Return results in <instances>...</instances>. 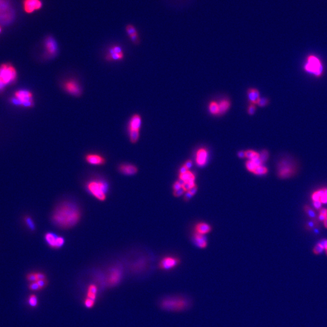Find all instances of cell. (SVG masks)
I'll use <instances>...</instances> for the list:
<instances>
[{"label": "cell", "instance_id": "1", "mask_svg": "<svg viewBox=\"0 0 327 327\" xmlns=\"http://www.w3.org/2000/svg\"><path fill=\"white\" fill-rule=\"evenodd\" d=\"M81 216V210L75 202L66 201L55 207L51 214V221L58 228L67 230L79 223Z\"/></svg>", "mask_w": 327, "mask_h": 327}, {"label": "cell", "instance_id": "2", "mask_svg": "<svg viewBox=\"0 0 327 327\" xmlns=\"http://www.w3.org/2000/svg\"><path fill=\"white\" fill-rule=\"evenodd\" d=\"M191 299L182 294H172L162 298L160 302V308L164 311L172 313L185 312L191 308Z\"/></svg>", "mask_w": 327, "mask_h": 327}, {"label": "cell", "instance_id": "3", "mask_svg": "<svg viewBox=\"0 0 327 327\" xmlns=\"http://www.w3.org/2000/svg\"><path fill=\"white\" fill-rule=\"evenodd\" d=\"M299 170L298 161L290 155H284L277 163L276 171L278 178L282 179L295 176Z\"/></svg>", "mask_w": 327, "mask_h": 327}, {"label": "cell", "instance_id": "4", "mask_svg": "<svg viewBox=\"0 0 327 327\" xmlns=\"http://www.w3.org/2000/svg\"><path fill=\"white\" fill-rule=\"evenodd\" d=\"M87 191L97 200L104 202L106 200L109 189L108 182L102 178H94L88 181L85 185Z\"/></svg>", "mask_w": 327, "mask_h": 327}, {"label": "cell", "instance_id": "5", "mask_svg": "<svg viewBox=\"0 0 327 327\" xmlns=\"http://www.w3.org/2000/svg\"><path fill=\"white\" fill-rule=\"evenodd\" d=\"M17 71L10 63H4L0 66V92L6 87L13 84L17 79Z\"/></svg>", "mask_w": 327, "mask_h": 327}, {"label": "cell", "instance_id": "6", "mask_svg": "<svg viewBox=\"0 0 327 327\" xmlns=\"http://www.w3.org/2000/svg\"><path fill=\"white\" fill-rule=\"evenodd\" d=\"M303 69L305 72L317 78L321 77L324 72V66L322 60L314 54L307 56Z\"/></svg>", "mask_w": 327, "mask_h": 327}, {"label": "cell", "instance_id": "7", "mask_svg": "<svg viewBox=\"0 0 327 327\" xmlns=\"http://www.w3.org/2000/svg\"><path fill=\"white\" fill-rule=\"evenodd\" d=\"M12 104L25 108H32L35 105L33 94L28 90H19L15 92L10 99Z\"/></svg>", "mask_w": 327, "mask_h": 327}, {"label": "cell", "instance_id": "8", "mask_svg": "<svg viewBox=\"0 0 327 327\" xmlns=\"http://www.w3.org/2000/svg\"><path fill=\"white\" fill-rule=\"evenodd\" d=\"M63 90L71 96L79 97L83 94V89L79 83L75 79H68L65 80L62 84Z\"/></svg>", "mask_w": 327, "mask_h": 327}, {"label": "cell", "instance_id": "9", "mask_svg": "<svg viewBox=\"0 0 327 327\" xmlns=\"http://www.w3.org/2000/svg\"><path fill=\"white\" fill-rule=\"evenodd\" d=\"M44 240L47 245L52 249L59 250L65 244V239L61 236L52 232H47L44 234Z\"/></svg>", "mask_w": 327, "mask_h": 327}, {"label": "cell", "instance_id": "10", "mask_svg": "<svg viewBox=\"0 0 327 327\" xmlns=\"http://www.w3.org/2000/svg\"><path fill=\"white\" fill-rule=\"evenodd\" d=\"M181 259L176 256H167L163 257L158 264V268L164 271H169L176 268L181 264Z\"/></svg>", "mask_w": 327, "mask_h": 327}, {"label": "cell", "instance_id": "11", "mask_svg": "<svg viewBox=\"0 0 327 327\" xmlns=\"http://www.w3.org/2000/svg\"><path fill=\"white\" fill-rule=\"evenodd\" d=\"M46 56L50 59L55 58L58 52V46L56 41L52 36H47L44 41Z\"/></svg>", "mask_w": 327, "mask_h": 327}, {"label": "cell", "instance_id": "12", "mask_svg": "<svg viewBox=\"0 0 327 327\" xmlns=\"http://www.w3.org/2000/svg\"><path fill=\"white\" fill-rule=\"evenodd\" d=\"M124 56L122 47L119 45H113L109 48L105 58L108 61H118L123 60Z\"/></svg>", "mask_w": 327, "mask_h": 327}, {"label": "cell", "instance_id": "13", "mask_svg": "<svg viewBox=\"0 0 327 327\" xmlns=\"http://www.w3.org/2000/svg\"><path fill=\"white\" fill-rule=\"evenodd\" d=\"M84 160L87 163L95 166L104 165L107 163V160L104 156L101 154L95 153L86 154L84 156Z\"/></svg>", "mask_w": 327, "mask_h": 327}, {"label": "cell", "instance_id": "14", "mask_svg": "<svg viewBox=\"0 0 327 327\" xmlns=\"http://www.w3.org/2000/svg\"><path fill=\"white\" fill-rule=\"evenodd\" d=\"M117 170L125 176H133L138 172V168L133 164L124 163L118 165Z\"/></svg>", "mask_w": 327, "mask_h": 327}, {"label": "cell", "instance_id": "15", "mask_svg": "<svg viewBox=\"0 0 327 327\" xmlns=\"http://www.w3.org/2000/svg\"><path fill=\"white\" fill-rule=\"evenodd\" d=\"M24 10L27 13H32L38 10L43 7L41 0H24Z\"/></svg>", "mask_w": 327, "mask_h": 327}, {"label": "cell", "instance_id": "16", "mask_svg": "<svg viewBox=\"0 0 327 327\" xmlns=\"http://www.w3.org/2000/svg\"><path fill=\"white\" fill-rule=\"evenodd\" d=\"M142 125V117L139 114H134L130 118L127 126L129 132L140 131Z\"/></svg>", "mask_w": 327, "mask_h": 327}, {"label": "cell", "instance_id": "17", "mask_svg": "<svg viewBox=\"0 0 327 327\" xmlns=\"http://www.w3.org/2000/svg\"><path fill=\"white\" fill-rule=\"evenodd\" d=\"M122 275V271L119 268H114L112 269L107 278L108 285L110 287L117 285L121 279Z\"/></svg>", "mask_w": 327, "mask_h": 327}, {"label": "cell", "instance_id": "18", "mask_svg": "<svg viewBox=\"0 0 327 327\" xmlns=\"http://www.w3.org/2000/svg\"><path fill=\"white\" fill-rule=\"evenodd\" d=\"M313 201H320L322 204H327V187H324L314 191L311 196Z\"/></svg>", "mask_w": 327, "mask_h": 327}, {"label": "cell", "instance_id": "19", "mask_svg": "<svg viewBox=\"0 0 327 327\" xmlns=\"http://www.w3.org/2000/svg\"><path fill=\"white\" fill-rule=\"evenodd\" d=\"M208 152L205 148H200L197 151L196 156V163L199 167H204L207 162Z\"/></svg>", "mask_w": 327, "mask_h": 327}, {"label": "cell", "instance_id": "20", "mask_svg": "<svg viewBox=\"0 0 327 327\" xmlns=\"http://www.w3.org/2000/svg\"><path fill=\"white\" fill-rule=\"evenodd\" d=\"M125 31L131 40V41L135 44H138L140 43V37L137 29L134 25L129 24L125 27Z\"/></svg>", "mask_w": 327, "mask_h": 327}, {"label": "cell", "instance_id": "21", "mask_svg": "<svg viewBox=\"0 0 327 327\" xmlns=\"http://www.w3.org/2000/svg\"><path fill=\"white\" fill-rule=\"evenodd\" d=\"M193 241L195 245L200 248H205L207 246V238L205 235L194 233L193 236Z\"/></svg>", "mask_w": 327, "mask_h": 327}, {"label": "cell", "instance_id": "22", "mask_svg": "<svg viewBox=\"0 0 327 327\" xmlns=\"http://www.w3.org/2000/svg\"><path fill=\"white\" fill-rule=\"evenodd\" d=\"M194 230L195 233L206 235V234L210 233L211 231V227L206 222H201L196 224Z\"/></svg>", "mask_w": 327, "mask_h": 327}, {"label": "cell", "instance_id": "23", "mask_svg": "<svg viewBox=\"0 0 327 327\" xmlns=\"http://www.w3.org/2000/svg\"><path fill=\"white\" fill-rule=\"evenodd\" d=\"M248 98L253 104H257L260 99L259 92L256 89H250L248 91Z\"/></svg>", "mask_w": 327, "mask_h": 327}, {"label": "cell", "instance_id": "24", "mask_svg": "<svg viewBox=\"0 0 327 327\" xmlns=\"http://www.w3.org/2000/svg\"><path fill=\"white\" fill-rule=\"evenodd\" d=\"M179 179L183 181L184 183L191 181H195L196 175L193 172L188 170L184 174H179Z\"/></svg>", "mask_w": 327, "mask_h": 327}, {"label": "cell", "instance_id": "25", "mask_svg": "<svg viewBox=\"0 0 327 327\" xmlns=\"http://www.w3.org/2000/svg\"><path fill=\"white\" fill-rule=\"evenodd\" d=\"M260 165H263V163H262L260 158H259L257 160H255V161L248 160L245 164V167L248 171L253 173V172L255 171L257 167Z\"/></svg>", "mask_w": 327, "mask_h": 327}, {"label": "cell", "instance_id": "26", "mask_svg": "<svg viewBox=\"0 0 327 327\" xmlns=\"http://www.w3.org/2000/svg\"><path fill=\"white\" fill-rule=\"evenodd\" d=\"M23 220L25 225L30 231L33 232L36 230L35 224L31 216L29 215H26L24 217Z\"/></svg>", "mask_w": 327, "mask_h": 327}, {"label": "cell", "instance_id": "27", "mask_svg": "<svg viewBox=\"0 0 327 327\" xmlns=\"http://www.w3.org/2000/svg\"><path fill=\"white\" fill-rule=\"evenodd\" d=\"M98 289L95 285L92 284L89 285L87 290V298H89L90 299H92L94 301H95L96 294H97Z\"/></svg>", "mask_w": 327, "mask_h": 327}, {"label": "cell", "instance_id": "28", "mask_svg": "<svg viewBox=\"0 0 327 327\" xmlns=\"http://www.w3.org/2000/svg\"><path fill=\"white\" fill-rule=\"evenodd\" d=\"M319 225H320L319 221L317 220V219H310L305 224V229L306 230L311 231V230H313L314 229H315V228H316L317 227H319Z\"/></svg>", "mask_w": 327, "mask_h": 327}, {"label": "cell", "instance_id": "29", "mask_svg": "<svg viewBox=\"0 0 327 327\" xmlns=\"http://www.w3.org/2000/svg\"><path fill=\"white\" fill-rule=\"evenodd\" d=\"M230 106V102L228 100H222L221 101L219 104V114H223L225 113L229 109Z\"/></svg>", "mask_w": 327, "mask_h": 327}, {"label": "cell", "instance_id": "30", "mask_svg": "<svg viewBox=\"0 0 327 327\" xmlns=\"http://www.w3.org/2000/svg\"><path fill=\"white\" fill-rule=\"evenodd\" d=\"M304 210L305 213L307 214V216L312 219H317V216L315 212L310 206L308 205H305L304 206Z\"/></svg>", "mask_w": 327, "mask_h": 327}, {"label": "cell", "instance_id": "31", "mask_svg": "<svg viewBox=\"0 0 327 327\" xmlns=\"http://www.w3.org/2000/svg\"><path fill=\"white\" fill-rule=\"evenodd\" d=\"M259 153L252 150H248L245 151V158L249 159V160L255 161L259 158Z\"/></svg>", "mask_w": 327, "mask_h": 327}, {"label": "cell", "instance_id": "32", "mask_svg": "<svg viewBox=\"0 0 327 327\" xmlns=\"http://www.w3.org/2000/svg\"><path fill=\"white\" fill-rule=\"evenodd\" d=\"M268 171V170L265 166L263 165H260L257 167V168L255 169V171L253 172V174L257 176H264L267 174Z\"/></svg>", "mask_w": 327, "mask_h": 327}, {"label": "cell", "instance_id": "33", "mask_svg": "<svg viewBox=\"0 0 327 327\" xmlns=\"http://www.w3.org/2000/svg\"><path fill=\"white\" fill-rule=\"evenodd\" d=\"M209 110L211 113L213 115H217L219 114V104H217L216 102H211L209 105Z\"/></svg>", "mask_w": 327, "mask_h": 327}, {"label": "cell", "instance_id": "34", "mask_svg": "<svg viewBox=\"0 0 327 327\" xmlns=\"http://www.w3.org/2000/svg\"><path fill=\"white\" fill-rule=\"evenodd\" d=\"M259 158L263 164L266 163L269 158V152L267 150H262L259 153Z\"/></svg>", "mask_w": 327, "mask_h": 327}, {"label": "cell", "instance_id": "35", "mask_svg": "<svg viewBox=\"0 0 327 327\" xmlns=\"http://www.w3.org/2000/svg\"><path fill=\"white\" fill-rule=\"evenodd\" d=\"M29 304L32 307H36L38 305L37 297L34 294L30 295L29 298Z\"/></svg>", "mask_w": 327, "mask_h": 327}, {"label": "cell", "instance_id": "36", "mask_svg": "<svg viewBox=\"0 0 327 327\" xmlns=\"http://www.w3.org/2000/svg\"><path fill=\"white\" fill-rule=\"evenodd\" d=\"M324 250H325L324 248V247H323L320 244L318 243V244H317L314 247L313 252V253H314V254H315V255H319L321 254V253L323 252V251H324Z\"/></svg>", "mask_w": 327, "mask_h": 327}, {"label": "cell", "instance_id": "37", "mask_svg": "<svg viewBox=\"0 0 327 327\" xmlns=\"http://www.w3.org/2000/svg\"><path fill=\"white\" fill-rule=\"evenodd\" d=\"M269 99L267 98H260L257 102V104L260 107H265L269 104Z\"/></svg>", "mask_w": 327, "mask_h": 327}, {"label": "cell", "instance_id": "38", "mask_svg": "<svg viewBox=\"0 0 327 327\" xmlns=\"http://www.w3.org/2000/svg\"><path fill=\"white\" fill-rule=\"evenodd\" d=\"M184 184V183L183 181L180 180V179H179L178 181H176L173 185V191L181 189V188H183Z\"/></svg>", "mask_w": 327, "mask_h": 327}, {"label": "cell", "instance_id": "39", "mask_svg": "<svg viewBox=\"0 0 327 327\" xmlns=\"http://www.w3.org/2000/svg\"><path fill=\"white\" fill-rule=\"evenodd\" d=\"M196 184L195 183V181H191V182H188V183H185L183 185V188H184V190L187 191H188L189 190H190L192 187L195 186Z\"/></svg>", "mask_w": 327, "mask_h": 327}, {"label": "cell", "instance_id": "40", "mask_svg": "<svg viewBox=\"0 0 327 327\" xmlns=\"http://www.w3.org/2000/svg\"><path fill=\"white\" fill-rule=\"evenodd\" d=\"M29 288L32 291H38L41 290L38 283L37 282H31L29 285Z\"/></svg>", "mask_w": 327, "mask_h": 327}, {"label": "cell", "instance_id": "41", "mask_svg": "<svg viewBox=\"0 0 327 327\" xmlns=\"http://www.w3.org/2000/svg\"><path fill=\"white\" fill-rule=\"evenodd\" d=\"M26 278H27V279L29 281H30V282H37V277H36L35 272H33V273H30L27 274Z\"/></svg>", "mask_w": 327, "mask_h": 327}, {"label": "cell", "instance_id": "42", "mask_svg": "<svg viewBox=\"0 0 327 327\" xmlns=\"http://www.w3.org/2000/svg\"><path fill=\"white\" fill-rule=\"evenodd\" d=\"M94 301L92 300V299H90L89 298H87L86 300H85V302H84V305L87 308H92L94 306Z\"/></svg>", "mask_w": 327, "mask_h": 327}, {"label": "cell", "instance_id": "43", "mask_svg": "<svg viewBox=\"0 0 327 327\" xmlns=\"http://www.w3.org/2000/svg\"><path fill=\"white\" fill-rule=\"evenodd\" d=\"M186 192V191L184 190L183 188H181V189L179 190H175V191H173V195L175 197H180L181 196H182L184 193Z\"/></svg>", "mask_w": 327, "mask_h": 327}, {"label": "cell", "instance_id": "44", "mask_svg": "<svg viewBox=\"0 0 327 327\" xmlns=\"http://www.w3.org/2000/svg\"><path fill=\"white\" fill-rule=\"evenodd\" d=\"M256 110V107L255 105L252 104L248 107V113L249 115H254V114L255 113Z\"/></svg>", "mask_w": 327, "mask_h": 327}, {"label": "cell", "instance_id": "45", "mask_svg": "<svg viewBox=\"0 0 327 327\" xmlns=\"http://www.w3.org/2000/svg\"><path fill=\"white\" fill-rule=\"evenodd\" d=\"M36 273V277H37V281L40 280H44L47 279L46 276L44 273L41 272H35Z\"/></svg>", "mask_w": 327, "mask_h": 327}, {"label": "cell", "instance_id": "46", "mask_svg": "<svg viewBox=\"0 0 327 327\" xmlns=\"http://www.w3.org/2000/svg\"><path fill=\"white\" fill-rule=\"evenodd\" d=\"M37 282L38 283L39 287H40L41 290V289H43L47 285V283H48V281L47 279H44V280H37Z\"/></svg>", "mask_w": 327, "mask_h": 327}, {"label": "cell", "instance_id": "47", "mask_svg": "<svg viewBox=\"0 0 327 327\" xmlns=\"http://www.w3.org/2000/svg\"><path fill=\"white\" fill-rule=\"evenodd\" d=\"M313 205L314 206V207L317 210H321L322 208V204L321 203V202L320 201H313Z\"/></svg>", "mask_w": 327, "mask_h": 327}, {"label": "cell", "instance_id": "48", "mask_svg": "<svg viewBox=\"0 0 327 327\" xmlns=\"http://www.w3.org/2000/svg\"><path fill=\"white\" fill-rule=\"evenodd\" d=\"M193 195L189 192V191H186V194H184V201L188 202L192 198H193Z\"/></svg>", "mask_w": 327, "mask_h": 327}, {"label": "cell", "instance_id": "49", "mask_svg": "<svg viewBox=\"0 0 327 327\" xmlns=\"http://www.w3.org/2000/svg\"><path fill=\"white\" fill-rule=\"evenodd\" d=\"M197 191H198V186L197 185H196L195 186L192 187L190 190H189L188 191H189L193 196H194L196 193H197Z\"/></svg>", "mask_w": 327, "mask_h": 327}, {"label": "cell", "instance_id": "50", "mask_svg": "<svg viewBox=\"0 0 327 327\" xmlns=\"http://www.w3.org/2000/svg\"><path fill=\"white\" fill-rule=\"evenodd\" d=\"M184 165L187 168L188 170H189L193 165V162L191 160H187V161L185 163V164H184Z\"/></svg>", "mask_w": 327, "mask_h": 327}, {"label": "cell", "instance_id": "51", "mask_svg": "<svg viewBox=\"0 0 327 327\" xmlns=\"http://www.w3.org/2000/svg\"><path fill=\"white\" fill-rule=\"evenodd\" d=\"M189 170H188L187 168L183 165L180 168H179V174H184L185 173H186L187 171H188Z\"/></svg>", "mask_w": 327, "mask_h": 327}, {"label": "cell", "instance_id": "52", "mask_svg": "<svg viewBox=\"0 0 327 327\" xmlns=\"http://www.w3.org/2000/svg\"><path fill=\"white\" fill-rule=\"evenodd\" d=\"M326 218H327L326 216L324 215V214H319V215L317 216V220L319 222H324L326 219Z\"/></svg>", "mask_w": 327, "mask_h": 327}, {"label": "cell", "instance_id": "53", "mask_svg": "<svg viewBox=\"0 0 327 327\" xmlns=\"http://www.w3.org/2000/svg\"><path fill=\"white\" fill-rule=\"evenodd\" d=\"M237 156L239 158H245V152L244 151H240L237 153Z\"/></svg>", "mask_w": 327, "mask_h": 327}, {"label": "cell", "instance_id": "54", "mask_svg": "<svg viewBox=\"0 0 327 327\" xmlns=\"http://www.w3.org/2000/svg\"><path fill=\"white\" fill-rule=\"evenodd\" d=\"M324 225L325 228L327 229V218H326V219L324 221Z\"/></svg>", "mask_w": 327, "mask_h": 327}, {"label": "cell", "instance_id": "55", "mask_svg": "<svg viewBox=\"0 0 327 327\" xmlns=\"http://www.w3.org/2000/svg\"><path fill=\"white\" fill-rule=\"evenodd\" d=\"M324 249H325V250H327V239H325V244H324Z\"/></svg>", "mask_w": 327, "mask_h": 327}, {"label": "cell", "instance_id": "56", "mask_svg": "<svg viewBox=\"0 0 327 327\" xmlns=\"http://www.w3.org/2000/svg\"><path fill=\"white\" fill-rule=\"evenodd\" d=\"M1 32H2V28H1V26H0V33H1Z\"/></svg>", "mask_w": 327, "mask_h": 327}, {"label": "cell", "instance_id": "57", "mask_svg": "<svg viewBox=\"0 0 327 327\" xmlns=\"http://www.w3.org/2000/svg\"><path fill=\"white\" fill-rule=\"evenodd\" d=\"M325 252H326V255H327V250H325Z\"/></svg>", "mask_w": 327, "mask_h": 327}]
</instances>
